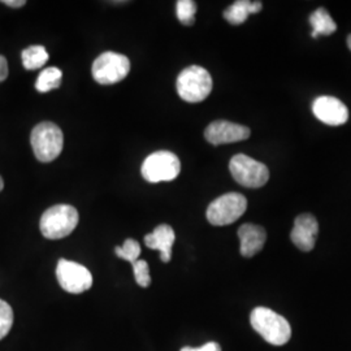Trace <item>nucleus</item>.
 Masks as SVG:
<instances>
[{
    "mask_svg": "<svg viewBox=\"0 0 351 351\" xmlns=\"http://www.w3.org/2000/svg\"><path fill=\"white\" fill-rule=\"evenodd\" d=\"M8 77V62L4 56L0 55V82L5 81Z\"/></svg>",
    "mask_w": 351,
    "mask_h": 351,
    "instance_id": "obj_24",
    "label": "nucleus"
},
{
    "mask_svg": "<svg viewBox=\"0 0 351 351\" xmlns=\"http://www.w3.org/2000/svg\"><path fill=\"white\" fill-rule=\"evenodd\" d=\"M250 129L247 126L239 125L226 120L213 121L204 130V137L213 146L245 141L250 137Z\"/></svg>",
    "mask_w": 351,
    "mask_h": 351,
    "instance_id": "obj_10",
    "label": "nucleus"
},
{
    "mask_svg": "<svg viewBox=\"0 0 351 351\" xmlns=\"http://www.w3.org/2000/svg\"><path fill=\"white\" fill-rule=\"evenodd\" d=\"M213 91V77L198 65L185 68L177 78V93L182 101L189 103L203 101Z\"/></svg>",
    "mask_w": 351,
    "mask_h": 351,
    "instance_id": "obj_3",
    "label": "nucleus"
},
{
    "mask_svg": "<svg viewBox=\"0 0 351 351\" xmlns=\"http://www.w3.org/2000/svg\"><path fill=\"white\" fill-rule=\"evenodd\" d=\"M13 326L12 307L3 300H0V339H4Z\"/></svg>",
    "mask_w": 351,
    "mask_h": 351,
    "instance_id": "obj_21",
    "label": "nucleus"
},
{
    "mask_svg": "<svg viewBox=\"0 0 351 351\" xmlns=\"http://www.w3.org/2000/svg\"><path fill=\"white\" fill-rule=\"evenodd\" d=\"M30 143L38 160L42 163H50L63 151V132L59 126L50 121L40 123L33 129Z\"/></svg>",
    "mask_w": 351,
    "mask_h": 351,
    "instance_id": "obj_4",
    "label": "nucleus"
},
{
    "mask_svg": "<svg viewBox=\"0 0 351 351\" xmlns=\"http://www.w3.org/2000/svg\"><path fill=\"white\" fill-rule=\"evenodd\" d=\"M229 171L239 185L245 188H262L269 180L268 167L245 154L234 155L230 159Z\"/></svg>",
    "mask_w": 351,
    "mask_h": 351,
    "instance_id": "obj_6",
    "label": "nucleus"
},
{
    "mask_svg": "<svg viewBox=\"0 0 351 351\" xmlns=\"http://www.w3.org/2000/svg\"><path fill=\"white\" fill-rule=\"evenodd\" d=\"M130 72V62L125 55L117 52H104L93 64L91 73L101 85H113L123 81Z\"/></svg>",
    "mask_w": 351,
    "mask_h": 351,
    "instance_id": "obj_8",
    "label": "nucleus"
},
{
    "mask_svg": "<svg viewBox=\"0 0 351 351\" xmlns=\"http://www.w3.org/2000/svg\"><path fill=\"white\" fill-rule=\"evenodd\" d=\"M62 81L63 72L56 66H50L43 69L38 75L36 88L39 93H49L53 88H59L62 85Z\"/></svg>",
    "mask_w": 351,
    "mask_h": 351,
    "instance_id": "obj_17",
    "label": "nucleus"
},
{
    "mask_svg": "<svg viewBox=\"0 0 351 351\" xmlns=\"http://www.w3.org/2000/svg\"><path fill=\"white\" fill-rule=\"evenodd\" d=\"M348 46H349V49H350L351 51V34L348 37Z\"/></svg>",
    "mask_w": 351,
    "mask_h": 351,
    "instance_id": "obj_27",
    "label": "nucleus"
},
{
    "mask_svg": "<svg viewBox=\"0 0 351 351\" xmlns=\"http://www.w3.org/2000/svg\"><path fill=\"white\" fill-rule=\"evenodd\" d=\"M319 234V224L311 213H302L297 216L294 228L290 233L291 242L302 251H311Z\"/></svg>",
    "mask_w": 351,
    "mask_h": 351,
    "instance_id": "obj_12",
    "label": "nucleus"
},
{
    "mask_svg": "<svg viewBox=\"0 0 351 351\" xmlns=\"http://www.w3.org/2000/svg\"><path fill=\"white\" fill-rule=\"evenodd\" d=\"M133 271H134V277H136V281L139 287H142V288L150 287L151 276L147 262L138 259L136 263H133Z\"/></svg>",
    "mask_w": 351,
    "mask_h": 351,
    "instance_id": "obj_22",
    "label": "nucleus"
},
{
    "mask_svg": "<svg viewBox=\"0 0 351 351\" xmlns=\"http://www.w3.org/2000/svg\"><path fill=\"white\" fill-rule=\"evenodd\" d=\"M251 326L268 343L282 346L291 337L288 320L267 307H256L250 315Z\"/></svg>",
    "mask_w": 351,
    "mask_h": 351,
    "instance_id": "obj_1",
    "label": "nucleus"
},
{
    "mask_svg": "<svg viewBox=\"0 0 351 351\" xmlns=\"http://www.w3.org/2000/svg\"><path fill=\"white\" fill-rule=\"evenodd\" d=\"M114 252H116V255L119 258H121V259H124L126 262L133 264L138 261L139 255H141L142 250H141V245H139L136 239H128L121 247L117 246L114 249Z\"/></svg>",
    "mask_w": 351,
    "mask_h": 351,
    "instance_id": "obj_20",
    "label": "nucleus"
},
{
    "mask_svg": "<svg viewBox=\"0 0 351 351\" xmlns=\"http://www.w3.org/2000/svg\"><path fill=\"white\" fill-rule=\"evenodd\" d=\"M25 69L36 71L49 62V52L43 46H30L21 53Z\"/></svg>",
    "mask_w": 351,
    "mask_h": 351,
    "instance_id": "obj_18",
    "label": "nucleus"
},
{
    "mask_svg": "<svg viewBox=\"0 0 351 351\" xmlns=\"http://www.w3.org/2000/svg\"><path fill=\"white\" fill-rule=\"evenodd\" d=\"M78 211L69 204L52 206L42 215L39 228L43 237L62 239L68 237L78 226Z\"/></svg>",
    "mask_w": 351,
    "mask_h": 351,
    "instance_id": "obj_2",
    "label": "nucleus"
},
{
    "mask_svg": "<svg viewBox=\"0 0 351 351\" xmlns=\"http://www.w3.org/2000/svg\"><path fill=\"white\" fill-rule=\"evenodd\" d=\"M176 12L178 20L184 25H193L195 23L197 3L193 0H178L176 4Z\"/></svg>",
    "mask_w": 351,
    "mask_h": 351,
    "instance_id": "obj_19",
    "label": "nucleus"
},
{
    "mask_svg": "<svg viewBox=\"0 0 351 351\" xmlns=\"http://www.w3.org/2000/svg\"><path fill=\"white\" fill-rule=\"evenodd\" d=\"M262 8V1L239 0L226 8L224 11V19L232 25H241L249 19L251 13L261 12Z\"/></svg>",
    "mask_w": 351,
    "mask_h": 351,
    "instance_id": "obj_15",
    "label": "nucleus"
},
{
    "mask_svg": "<svg viewBox=\"0 0 351 351\" xmlns=\"http://www.w3.org/2000/svg\"><path fill=\"white\" fill-rule=\"evenodd\" d=\"M180 351H221V346L217 342H207L204 345H202L199 348H190L185 346Z\"/></svg>",
    "mask_w": 351,
    "mask_h": 351,
    "instance_id": "obj_23",
    "label": "nucleus"
},
{
    "mask_svg": "<svg viewBox=\"0 0 351 351\" xmlns=\"http://www.w3.org/2000/svg\"><path fill=\"white\" fill-rule=\"evenodd\" d=\"M175 239V230L172 226L162 224L156 226L152 233L145 237V243L149 249L159 251L162 262L168 263L172 259V246Z\"/></svg>",
    "mask_w": 351,
    "mask_h": 351,
    "instance_id": "obj_14",
    "label": "nucleus"
},
{
    "mask_svg": "<svg viewBox=\"0 0 351 351\" xmlns=\"http://www.w3.org/2000/svg\"><path fill=\"white\" fill-rule=\"evenodd\" d=\"M310 24L313 26V38L317 36H330L337 30V24L326 8H317L310 14Z\"/></svg>",
    "mask_w": 351,
    "mask_h": 351,
    "instance_id": "obj_16",
    "label": "nucleus"
},
{
    "mask_svg": "<svg viewBox=\"0 0 351 351\" xmlns=\"http://www.w3.org/2000/svg\"><path fill=\"white\" fill-rule=\"evenodd\" d=\"M313 112L317 120L326 125L339 126L349 120V110L335 97H319L313 103Z\"/></svg>",
    "mask_w": 351,
    "mask_h": 351,
    "instance_id": "obj_11",
    "label": "nucleus"
},
{
    "mask_svg": "<svg viewBox=\"0 0 351 351\" xmlns=\"http://www.w3.org/2000/svg\"><path fill=\"white\" fill-rule=\"evenodd\" d=\"M1 3L8 7H12V8H20V7L25 5L26 1L25 0H3Z\"/></svg>",
    "mask_w": 351,
    "mask_h": 351,
    "instance_id": "obj_25",
    "label": "nucleus"
},
{
    "mask_svg": "<svg viewBox=\"0 0 351 351\" xmlns=\"http://www.w3.org/2000/svg\"><path fill=\"white\" fill-rule=\"evenodd\" d=\"M247 210V199L239 193H228L208 206L207 220L215 226H230Z\"/></svg>",
    "mask_w": 351,
    "mask_h": 351,
    "instance_id": "obj_5",
    "label": "nucleus"
},
{
    "mask_svg": "<svg viewBox=\"0 0 351 351\" xmlns=\"http://www.w3.org/2000/svg\"><path fill=\"white\" fill-rule=\"evenodd\" d=\"M239 237L241 241V255L245 258H252L263 249L267 241V233L263 226L249 223L239 228Z\"/></svg>",
    "mask_w": 351,
    "mask_h": 351,
    "instance_id": "obj_13",
    "label": "nucleus"
},
{
    "mask_svg": "<svg viewBox=\"0 0 351 351\" xmlns=\"http://www.w3.org/2000/svg\"><path fill=\"white\" fill-rule=\"evenodd\" d=\"M56 277L60 287L71 294H81L91 288V272L82 264L60 259L56 265Z\"/></svg>",
    "mask_w": 351,
    "mask_h": 351,
    "instance_id": "obj_9",
    "label": "nucleus"
},
{
    "mask_svg": "<svg viewBox=\"0 0 351 351\" xmlns=\"http://www.w3.org/2000/svg\"><path fill=\"white\" fill-rule=\"evenodd\" d=\"M181 163L171 151H156L146 158L142 164L141 173L146 181L158 184L164 181H173L180 175Z\"/></svg>",
    "mask_w": 351,
    "mask_h": 351,
    "instance_id": "obj_7",
    "label": "nucleus"
},
{
    "mask_svg": "<svg viewBox=\"0 0 351 351\" xmlns=\"http://www.w3.org/2000/svg\"><path fill=\"white\" fill-rule=\"evenodd\" d=\"M3 188H4V181H3V178L0 177V191L3 190Z\"/></svg>",
    "mask_w": 351,
    "mask_h": 351,
    "instance_id": "obj_26",
    "label": "nucleus"
}]
</instances>
